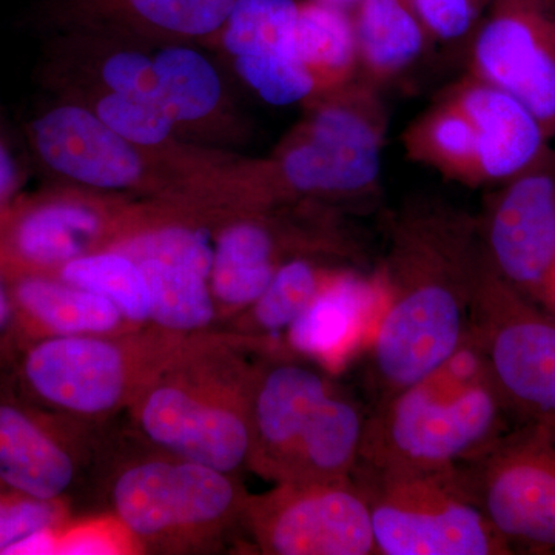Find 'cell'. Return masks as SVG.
Masks as SVG:
<instances>
[{"label": "cell", "instance_id": "cell-1", "mask_svg": "<svg viewBox=\"0 0 555 555\" xmlns=\"http://www.w3.org/2000/svg\"><path fill=\"white\" fill-rule=\"evenodd\" d=\"M481 255L478 221L462 208L418 199L398 211L378 270L386 306L371 352L377 401L436 371L465 341Z\"/></svg>", "mask_w": 555, "mask_h": 555}, {"label": "cell", "instance_id": "cell-2", "mask_svg": "<svg viewBox=\"0 0 555 555\" xmlns=\"http://www.w3.org/2000/svg\"><path fill=\"white\" fill-rule=\"evenodd\" d=\"M270 349L224 328L193 335L127 409L133 426L158 452L238 476L251 447L250 357Z\"/></svg>", "mask_w": 555, "mask_h": 555}, {"label": "cell", "instance_id": "cell-3", "mask_svg": "<svg viewBox=\"0 0 555 555\" xmlns=\"http://www.w3.org/2000/svg\"><path fill=\"white\" fill-rule=\"evenodd\" d=\"M517 423L469 328L454 356L436 371L377 401L366 416L358 465L455 469L483 454Z\"/></svg>", "mask_w": 555, "mask_h": 555}, {"label": "cell", "instance_id": "cell-4", "mask_svg": "<svg viewBox=\"0 0 555 555\" xmlns=\"http://www.w3.org/2000/svg\"><path fill=\"white\" fill-rule=\"evenodd\" d=\"M305 107L275 150L257 158L268 206L321 201L339 207L371 198L382 178L387 129L378 87L357 78Z\"/></svg>", "mask_w": 555, "mask_h": 555}, {"label": "cell", "instance_id": "cell-5", "mask_svg": "<svg viewBox=\"0 0 555 555\" xmlns=\"http://www.w3.org/2000/svg\"><path fill=\"white\" fill-rule=\"evenodd\" d=\"M30 142L42 166L64 184L137 199H210L236 155L208 147L181 156L152 152L61 96L33 119Z\"/></svg>", "mask_w": 555, "mask_h": 555}, {"label": "cell", "instance_id": "cell-6", "mask_svg": "<svg viewBox=\"0 0 555 555\" xmlns=\"http://www.w3.org/2000/svg\"><path fill=\"white\" fill-rule=\"evenodd\" d=\"M193 335L141 326L118 334L36 339L17 357L36 400L73 420H100L129 409Z\"/></svg>", "mask_w": 555, "mask_h": 555}, {"label": "cell", "instance_id": "cell-7", "mask_svg": "<svg viewBox=\"0 0 555 555\" xmlns=\"http://www.w3.org/2000/svg\"><path fill=\"white\" fill-rule=\"evenodd\" d=\"M248 492L238 476L158 452L120 467L112 514L142 553H207L243 525Z\"/></svg>", "mask_w": 555, "mask_h": 555}, {"label": "cell", "instance_id": "cell-8", "mask_svg": "<svg viewBox=\"0 0 555 555\" xmlns=\"http://www.w3.org/2000/svg\"><path fill=\"white\" fill-rule=\"evenodd\" d=\"M299 257L360 266L363 248L341 207L299 201L219 217L214 228L210 272L218 327L250 308L278 270Z\"/></svg>", "mask_w": 555, "mask_h": 555}, {"label": "cell", "instance_id": "cell-9", "mask_svg": "<svg viewBox=\"0 0 555 555\" xmlns=\"http://www.w3.org/2000/svg\"><path fill=\"white\" fill-rule=\"evenodd\" d=\"M379 555H506L514 545L474 502L460 466L448 470L357 465Z\"/></svg>", "mask_w": 555, "mask_h": 555}, {"label": "cell", "instance_id": "cell-10", "mask_svg": "<svg viewBox=\"0 0 555 555\" xmlns=\"http://www.w3.org/2000/svg\"><path fill=\"white\" fill-rule=\"evenodd\" d=\"M144 199L64 184L14 198L0 210V273L53 275L73 259L118 243Z\"/></svg>", "mask_w": 555, "mask_h": 555}, {"label": "cell", "instance_id": "cell-11", "mask_svg": "<svg viewBox=\"0 0 555 555\" xmlns=\"http://www.w3.org/2000/svg\"><path fill=\"white\" fill-rule=\"evenodd\" d=\"M470 332L518 422L555 420V317L496 275L485 255Z\"/></svg>", "mask_w": 555, "mask_h": 555}, {"label": "cell", "instance_id": "cell-12", "mask_svg": "<svg viewBox=\"0 0 555 555\" xmlns=\"http://www.w3.org/2000/svg\"><path fill=\"white\" fill-rule=\"evenodd\" d=\"M474 502L516 545L555 553V420H525L460 466Z\"/></svg>", "mask_w": 555, "mask_h": 555}, {"label": "cell", "instance_id": "cell-13", "mask_svg": "<svg viewBox=\"0 0 555 555\" xmlns=\"http://www.w3.org/2000/svg\"><path fill=\"white\" fill-rule=\"evenodd\" d=\"M243 525L268 555L377 554L371 509L356 481L275 483L248 495Z\"/></svg>", "mask_w": 555, "mask_h": 555}, {"label": "cell", "instance_id": "cell-14", "mask_svg": "<svg viewBox=\"0 0 555 555\" xmlns=\"http://www.w3.org/2000/svg\"><path fill=\"white\" fill-rule=\"evenodd\" d=\"M469 75L513 94L555 134V0H486Z\"/></svg>", "mask_w": 555, "mask_h": 555}, {"label": "cell", "instance_id": "cell-15", "mask_svg": "<svg viewBox=\"0 0 555 555\" xmlns=\"http://www.w3.org/2000/svg\"><path fill=\"white\" fill-rule=\"evenodd\" d=\"M502 184L478 221L481 250L496 275L537 302L555 257V153L547 147Z\"/></svg>", "mask_w": 555, "mask_h": 555}, {"label": "cell", "instance_id": "cell-16", "mask_svg": "<svg viewBox=\"0 0 555 555\" xmlns=\"http://www.w3.org/2000/svg\"><path fill=\"white\" fill-rule=\"evenodd\" d=\"M299 0H235L219 36L233 72L270 105L308 104L315 80L294 47Z\"/></svg>", "mask_w": 555, "mask_h": 555}, {"label": "cell", "instance_id": "cell-17", "mask_svg": "<svg viewBox=\"0 0 555 555\" xmlns=\"http://www.w3.org/2000/svg\"><path fill=\"white\" fill-rule=\"evenodd\" d=\"M334 389V383L320 367L286 347L262 353L251 398L247 469L280 483L310 415Z\"/></svg>", "mask_w": 555, "mask_h": 555}, {"label": "cell", "instance_id": "cell-18", "mask_svg": "<svg viewBox=\"0 0 555 555\" xmlns=\"http://www.w3.org/2000/svg\"><path fill=\"white\" fill-rule=\"evenodd\" d=\"M153 62L156 100L179 137L190 144L219 150L246 141V120L221 69L204 53L203 47L156 46Z\"/></svg>", "mask_w": 555, "mask_h": 555}, {"label": "cell", "instance_id": "cell-19", "mask_svg": "<svg viewBox=\"0 0 555 555\" xmlns=\"http://www.w3.org/2000/svg\"><path fill=\"white\" fill-rule=\"evenodd\" d=\"M235 0H54L62 30L83 28L127 36L150 46L189 43L218 49Z\"/></svg>", "mask_w": 555, "mask_h": 555}, {"label": "cell", "instance_id": "cell-20", "mask_svg": "<svg viewBox=\"0 0 555 555\" xmlns=\"http://www.w3.org/2000/svg\"><path fill=\"white\" fill-rule=\"evenodd\" d=\"M80 451L56 418L0 400V485L36 499L64 500L75 485Z\"/></svg>", "mask_w": 555, "mask_h": 555}, {"label": "cell", "instance_id": "cell-21", "mask_svg": "<svg viewBox=\"0 0 555 555\" xmlns=\"http://www.w3.org/2000/svg\"><path fill=\"white\" fill-rule=\"evenodd\" d=\"M473 120L478 141L480 184H502L542 156L545 130L513 94L467 75L447 91Z\"/></svg>", "mask_w": 555, "mask_h": 555}, {"label": "cell", "instance_id": "cell-22", "mask_svg": "<svg viewBox=\"0 0 555 555\" xmlns=\"http://www.w3.org/2000/svg\"><path fill=\"white\" fill-rule=\"evenodd\" d=\"M64 31L56 54L60 96L98 90L158 102L153 62L156 46L115 33Z\"/></svg>", "mask_w": 555, "mask_h": 555}, {"label": "cell", "instance_id": "cell-23", "mask_svg": "<svg viewBox=\"0 0 555 555\" xmlns=\"http://www.w3.org/2000/svg\"><path fill=\"white\" fill-rule=\"evenodd\" d=\"M386 299L379 273L361 275L360 269L321 292L286 332V349L324 366H337L360 343L372 312Z\"/></svg>", "mask_w": 555, "mask_h": 555}, {"label": "cell", "instance_id": "cell-24", "mask_svg": "<svg viewBox=\"0 0 555 555\" xmlns=\"http://www.w3.org/2000/svg\"><path fill=\"white\" fill-rule=\"evenodd\" d=\"M24 347L36 339L118 334L137 328L112 301L54 275L7 278Z\"/></svg>", "mask_w": 555, "mask_h": 555}, {"label": "cell", "instance_id": "cell-25", "mask_svg": "<svg viewBox=\"0 0 555 555\" xmlns=\"http://www.w3.org/2000/svg\"><path fill=\"white\" fill-rule=\"evenodd\" d=\"M366 416L352 398L335 387L310 415L280 483L352 480Z\"/></svg>", "mask_w": 555, "mask_h": 555}, {"label": "cell", "instance_id": "cell-26", "mask_svg": "<svg viewBox=\"0 0 555 555\" xmlns=\"http://www.w3.org/2000/svg\"><path fill=\"white\" fill-rule=\"evenodd\" d=\"M352 22L358 78L378 89L415 64L430 40L411 0H358Z\"/></svg>", "mask_w": 555, "mask_h": 555}, {"label": "cell", "instance_id": "cell-27", "mask_svg": "<svg viewBox=\"0 0 555 555\" xmlns=\"http://www.w3.org/2000/svg\"><path fill=\"white\" fill-rule=\"evenodd\" d=\"M357 266L320 257H299L286 262L257 301L225 324L224 331L241 337L275 341L286 334L321 292Z\"/></svg>", "mask_w": 555, "mask_h": 555}, {"label": "cell", "instance_id": "cell-28", "mask_svg": "<svg viewBox=\"0 0 555 555\" xmlns=\"http://www.w3.org/2000/svg\"><path fill=\"white\" fill-rule=\"evenodd\" d=\"M401 142L408 158L420 166L466 188H480L476 127L449 94L409 124Z\"/></svg>", "mask_w": 555, "mask_h": 555}, {"label": "cell", "instance_id": "cell-29", "mask_svg": "<svg viewBox=\"0 0 555 555\" xmlns=\"http://www.w3.org/2000/svg\"><path fill=\"white\" fill-rule=\"evenodd\" d=\"M294 47L315 80L318 96L343 89L360 75L352 14L345 7L299 0Z\"/></svg>", "mask_w": 555, "mask_h": 555}, {"label": "cell", "instance_id": "cell-30", "mask_svg": "<svg viewBox=\"0 0 555 555\" xmlns=\"http://www.w3.org/2000/svg\"><path fill=\"white\" fill-rule=\"evenodd\" d=\"M152 297L150 326L179 335H196L218 327L210 278L159 261H138Z\"/></svg>", "mask_w": 555, "mask_h": 555}, {"label": "cell", "instance_id": "cell-31", "mask_svg": "<svg viewBox=\"0 0 555 555\" xmlns=\"http://www.w3.org/2000/svg\"><path fill=\"white\" fill-rule=\"evenodd\" d=\"M53 275L108 299L133 326H149L152 297L147 278L129 255L104 248L73 259Z\"/></svg>", "mask_w": 555, "mask_h": 555}, {"label": "cell", "instance_id": "cell-32", "mask_svg": "<svg viewBox=\"0 0 555 555\" xmlns=\"http://www.w3.org/2000/svg\"><path fill=\"white\" fill-rule=\"evenodd\" d=\"M61 98L79 102L91 109L105 126L139 147L171 156L188 155L203 147L179 137L173 122L156 101L98 90L79 91Z\"/></svg>", "mask_w": 555, "mask_h": 555}, {"label": "cell", "instance_id": "cell-33", "mask_svg": "<svg viewBox=\"0 0 555 555\" xmlns=\"http://www.w3.org/2000/svg\"><path fill=\"white\" fill-rule=\"evenodd\" d=\"M64 500L36 499L0 485V554L35 543L53 550L54 531L67 524Z\"/></svg>", "mask_w": 555, "mask_h": 555}, {"label": "cell", "instance_id": "cell-34", "mask_svg": "<svg viewBox=\"0 0 555 555\" xmlns=\"http://www.w3.org/2000/svg\"><path fill=\"white\" fill-rule=\"evenodd\" d=\"M57 554H139L137 540L115 516L61 526L53 534Z\"/></svg>", "mask_w": 555, "mask_h": 555}, {"label": "cell", "instance_id": "cell-35", "mask_svg": "<svg viewBox=\"0 0 555 555\" xmlns=\"http://www.w3.org/2000/svg\"><path fill=\"white\" fill-rule=\"evenodd\" d=\"M430 39L459 40L477 27L486 0H411Z\"/></svg>", "mask_w": 555, "mask_h": 555}, {"label": "cell", "instance_id": "cell-36", "mask_svg": "<svg viewBox=\"0 0 555 555\" xmlns=\"http://www.w3.org/2000/svg\"><path fill=\"white\" fill-rule=\"evenodd\" d=\"M24 349L16 306L7 278L0 273V364L16 363Z\"/></svg>", "mask_w": 555, "mask_h": 555}, {"label": "cell", "instance_id": "cell-37", "mask_svg": "<svg viewBox=\"0 0 555 555\" xmlns=\"http://www.w3.org/2000/svg\"><path fill=\"white\" fill-rule=\"evenodd\" d=\"M20 189V173L16 164L0 142V210L16 198Z\"/></svg>", "mask_w": 555, "mask_h": 555}, {"label": "cell", "instance_id": "cell-38", "mask_svg": "<svg viewBox=\"0 0 555 555\" xmlns=\"http://www.w3.org/2000/svg\"><path fill=\"white\" fill-rule=\"evenodd\" d=\"M537 305L542 306L543 309L553 313L555 317V257L553 264H551L550 272H547L545 284H543L542 294H540Z\"/></svg>", "mask_w": 555, "mask_h": 555}, {"label": "cell", "instance_id": "cell-39", "mask_svg": "<svg viewBox=\"0 0 555 555\" xmlns=\"http://www.w3.org/2000/svg\"><path fill=\"white\" fill-rule=\"evenodd\" d=\"M317 2H323V3H331V5H337V7H349V5H356L358 0H317Z\"/></svg>", "mask_w": 555, "mask_h": 555}]
</instances>
